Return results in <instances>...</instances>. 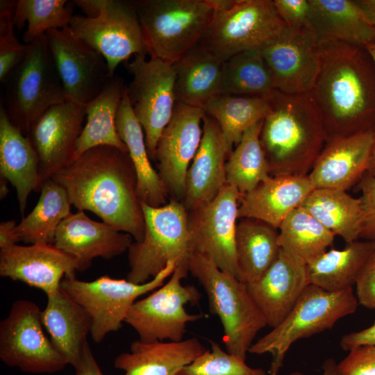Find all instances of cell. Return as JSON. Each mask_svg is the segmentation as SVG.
I'll return each instance as SVG.
<instances>
[{"label": "cell", "mask_w": 375, "mask_h": 375, "mask_svg": "<svg viewBox=\"0 0 375 375\" xmlns=\"http://www.w3.org/2000/svg\"><path fill=\"white\" fill-rule=\"evenodd\" d=\"M356 297L359 304L375 310V251L361 268L356 283Z\"/></svg>", "instance_id": "7dc6e473"}, {"label": "cell", "mask_w": 375, "mask_h": 375, "mask_svg": "<svg viewBox=\"0 0 375 375\" xmlns=\"http://www.w3.org/2000/svg\"><path fill=\"white\" fill-rule=\"evenodd\" d=\"M370 24L375 28V0H355Z\"/></svg>", "instance_id": "816d5d0a"}, {"label": "cell", "mask_w": 375, "mask_h": 375, "mask_svg": "<svg viewBox=\"0 0 375 375\" xmlns=\"http://www.w3.org/2000/svg\"><path fill=\"white\" fill-rule=\"evenodd\" d=\"M365 47L370 54L375 64V42L368 44Z\"/></svg>", "instance_id": "9f6ffc18"}, {"label": "cell", "mask_w": 375, "mask_h": 375, "mask_svg": "<svg viewBox=\"0 0 375 375\" xmlns=\"http://www.w3.org/2000/svg\"><path fill=\"white\" fill-rule=\"evenodd\" d=\"M142 53L134 56L126 67L133 78L126 92L135 116L144 131L150 160L162 131L170 121L176 104V72L172 64Z\"/></svg>", "instance_id": "7c38bea8"}, {"label": "cell", "mask_w": 375, "mask_h": 375, "mask_svg": "<svg viewBox=\"0 0 375 375\" xmlns=\"http://www.w3.org/2000/svg\"><path fill=\"white\" fill-rule=\"evenodd\" d=\"M188 269L203 288L210 312L221 321L226 351L246 360L257 333L267 326L247 284L196 252L190 256Z\"/></svg>", "instance_id": "277c9868"}, {"label": "cell", "mask_w": 375, "mask_h": 375, "mask_svg": "<svg viewBox=\"0 0 375 375\" xmlns=\"http://www.w3.org/2000/svg\"><path fill=\"white\" fill-rule=\"evenodd\" d=\"M362 211L360 238L375 244V176L365 174L358 183Z\"/></svg>", "instance_id": "f6af8a7d"}, {"label": "cell", "mask_w": 375, "mask_h": 375, "mask_svg": "<svg viewBox=\"0 0 375 375\" xmlns=\"http://www.w3.org/2000/svg\"><path fill=\"white\" fill-rule=\"evenodd\" d=\"M203 122L201 143L185 178L183 203L188 211L210 202L226 184L230 152L217 122L205 115Z\"/></svg>", "instance_id": "603a6c76"}, {"label": "cell", "mask_w": 375, "mask_h": 375, "mask_svg": "<svg viewBox=\"0 0 375 375\" xmlns=\"http://www.w3.org/2000/svg\"><path fill=\"white\" fill-rule=\"evenodd\" d=\"M206 348L197 338L181 341L131 343L130 351L119 354L114 367L124 375H176L201 355Z\"/></svg>", "instance_id": "484cf974"}, {"label": "cell", "mask_w": 375, "mask_h": 375, "mask_svg": "<svg viewBox=\"0 0 375 375\" xmlns=\"http://www.w3.org/2000/svg\"><path fill=\"white\" fill-rule=\"evenodd\" d=\"M301 207L347 244L358 240L362 224L361 200L344 190L315 188Z\"/></svg>", "instance_id": "e575fe53"}, {"label": "cell", "mask_w": 375, "mask_h": 375, "mask_svg": "<svg viewBox=\"0 0 375 375\" xmlns=\"http://www.w3.org/2000/svg\"><path fill=\"white\" fill-rule=\"evenodd\" d=\"M310 24L318 44L363 47L375 42V28L355 0H309Z\"/></svg>", "instance_id": "83f0119b"}, {"label": "cell", "mask_w": 375, "mask_h": 375, "mask_svg": "<svg viewBox=\"0 0 375 375\" xmlns=\"http://www.w3.org/2000/svg\"><path fill=\"white\" fill-rule=\"evenodd\" d=\"M3 83L2 103L10 122L25 135L46 111L67 101L45 34L29 44L23 60Z\"/></svg>", "instance_id": "9c48e42d"}, {"label": "cell", "mask_w": 375, "mask_h": 375, "mask_svg": "<svg viewBox=\"0 0 375 375\" xmlns=\"http://www.w3.org/2000/svg\"><path fill=\"white\" fill-rule=\"evenodd\" d=\"M375 251V244L356 240L343 249L326 251L306 265L309 283L338 292L355 285L363 265Z\"/></svg>", "instance_id": "836d02e7"}, {"label": "cell", "mask_w": 375, "mask_h": 375, "mask_svg": "<svg viewBox=\"0 0 375 375\" xmlns=\"http://www.w3.org/2000/svg\"><path fill=\"white\" fill-rule=\"evenodd\" d=\"M315 189L308 175L270 176L250 192L241 195L238 218H252L278 229L294 209Z\"/></svg>", "instance_id": "d4e9b609"}, {"label": "cell", "mask_w": 375, "mask_h": 375, "mask_svg": "<svg viewBox=\"0 0 375 375\" xmlns=\"http://www.w3.org/2000/svg\"><path fill=\"white\" fill-rule=\"evenodd\" d=\"M338 363L333 358H328L322 364V375H339L337 368ZM288 375H304L301 372H292Z\"/></svg>", "instance_id": "f5cc1de1"}, {"label": "cell", "mask_w": 375, "mask_h": 375, "mask_svg": "<svg viewBox=\"0 0 375 375\" xmlns=\"http://www.w3.org/2000/svg\"><path fill=\"white\" fill-rule=\"evenodd\" d=\"M126 88L121 78L114 76L103 92L86 105L87 122L76 142L73 160L98 146H111L128 152L116 126L117 110Z\"/></svg>", "instance_id": "1f68e13d"}, {"label": "cell", "mask_w": 375, "mask_h": 375, "mask_svg": "<svg viewBox=\"0 0 375 375\" xmlns=\"http://www.w3.org/2000/svg\"><path fill=\"white\" fill-rule=\"evenodd\" d=\"M358 304L352 288L328 292L310 284L283 320L253 343L249 353H271L268 374L278 375L294 342L331 328L339 319L354 313Z\"/></svg>", "instance_id": "5b68a950"}, {"label": "cell", "mask_w": 375, "mask_h": 375, "mask_svg": "<svg viewBox=\"0 0 375 375\" xmlns=\"http://www.w3.org/2000/svg\"><path fill=\"white\" fill-rule=\"evenodd\" d=\"M45 35L66 101L88 104L114 78L106 59L79 38L69 26L49 30Z\"/></svg>", "instance_id": "9a60e30c"}, {"label": "cell", "mask_w": 375, "mask_h": 375, "mask_svg": "<svg viewBox=\"0 0 375 375\" xmlns=\"http://www.w3.org/2000/svg\"><path fill=\"white\" fill-rule=\"evenodd\" d=\"M320 69L309 92L327 138L375 130V64L363 47L319 44Z\"/></svg>", "instance_id": "7a4b0ae2"}, {"label": "cell", "mask_w": 375, "mask_h": 375, "mask_svg": "<svg viewBox=\"0 0 375 375\" xmlns=\"http://www.w3.org/2000/svg\"><path fill=\"white\" fill-rule=\"evenodd\" d=\"M240 197L237 188L226 184L210 202L188 211L192 252L209 258L238 279L235 234Z\"/></svg>", "instance_id": "2e32d148"}, {"label": "cell", "mask_w": 375, "mask_h": 375, "mask_svg": "<svg viewBox=\"0 0 375 375\" xmlns=\"http://www.w3.org/2000/svg\"><path fill=\"white\" fill-rule=\"evenodd\" d=\"M269 109L268 99L220 94L211 99L203 111L218 124L231 153L244 133L262 122Z\"/></svg>", "instance_id": "74e56055"}, {"label": "cell", "mask_w": 375, "mask_h": 375, "mask_svg": "<svg viewBox=\"0 0 375 375\" xmlns=\"http://www.w3.org/2000/svg\"><path fill=\"white\" fill-rule=\"evenodd\" d=\"M340 345L345 351L362 345H375V322L362 331L344 335Z\"/></svg>", "instance_id": "c3c4849f"}, {"label": "cell", "mask_w": 375, "mask_h": 375, "mask_svg": "<svg viewBox=\"0 0 375 375\" xmlns=\"http://www.w3.org/2000/svg\"><path fill=\"white\" fill-rule=\"evenodd\" d=\"M366 174L372 175V176H375V131H374V140L372 156H371L369 167H368Z\"/></svg>", "instance_id": "db71d44e"}, {"label": "cell", "mask_w": 375, "mask_h": 375, "mask_svg": "<svg viewBox=\"0 0 375 375\" xmlns=\"http://www.w3.org/2000/svg\"><path fill=\"white\" fill-rule=\"evenodd\" d=\"M133 2L148 55L172 65L199 42L215 13L209 0Z\"/></svg>", "instance_id": "8992f818"}, {"label": "cell", "mask_w": 375, "mask_h": 375, "mask_svg": "<svg viewBox=\"0 0 375 375\" xmlns=\"http://www.w3.org/2000/svg\"><path fill=\"white\" fill-rule=\"evenodd\" d=\"M337 368L339 375H375V345L351 349Z\"/></svg>", "instance_id": "ee69618b"}, {"label": "cell", "mask_w": 375, "mask_h": 375, "mask_svg": "<svg viewBox=\"0 0 375 375\" xmlns=\"http://www.w3.org/2000/svg\"><path fill=\"white\" fill-rule=\"evenodd\" d=\"M176 102L201 108L221 94L223 62L197 44L173 64Z\"/></svg>", "instance_id": "4dcf8cb0"}, {"label": "cell", "mask_w": 375, "mask_h": 375, "mask_svg": "<svg viewBox=\"0 0 375 375\" xmlns=\"http://www.w3.org/2000/svg\"><path fill=\"white\" fill-rule=\"evenodd\" d=\"M262 368L247 365L245 360L224 351L215 342L210 349H206L176 375H266Z\"/></svg>", "instance_id": "b9f144b4"}, {"label": "cell", "mask_w": 375, "mask_h": 375, "mask_svg": "<svg viewBox=\"0 0 375 375\" xmlns=\"http://www.w3.org/2000/svg\"><path fill=\"white\" fill-rule=\"evenodd\" d=\"M71 205L66 190L52 178L47 179L37 204L15 227L18 242L54 244L58 226L72 213Z\"/></svg>", "instance_id": "d590c367"}, {"label": "cell", "mask_w": 375, "mask_h": 375, "mask_svg": "<svg viewBox=\"0 0 375 375\" xmlns=\"http://www.w3.org/2000/svg\"><path fill=\"white\" fill-rule=\"evenodd\" d=\"M203 109L176 102L173 115L158 139L156 162L158 175L168 193L185 197V178L190 162L201 143Z\"/></svg>", "instance_id": "ac0fdd59"}, {"label": "cell", "mask_w": 375, "mask_h": 375, "mask_svg": "<svg viewBox=\"0 0 375 375\" xmlns=\"http://www.w3.org/2000/svg\"><path fill=\"white\" fill-rule=\"evenodd\" d=\"M131 244L129 234L91 219L83 210L62 220L54 242L57 248L76 259L80 272L88 269L94 258L111 259L128 250Z\"/></svg>", "instance_id": "7402d4cb"}, {"label": "cell", "mask_w": 375, "mask_h": 375, "mask_svg": "<svg viewBox=\"0 0 375 375\" xmlns=\"http://www.w3.org/2000/svg\"><path fill=\"white\" fill-rule=\"evenodd\" d=\"M85 14L74 15L69 26L106 59L112 76L132 56L148 54L133 1L75 0Z\"/></svg>", "instance_id": "ba28073f"}, {"label": "cell", "mask_w": 375, "mask_h": 375, "mask_svg": "<svg viewBox=\"0 0 375 375\" xmlns=\"http://www.w3.org/2000/svg\"><path fill=\"white\" fill-rule=\"evenodd\" d=\"M51 178L66 190L78 210L94 213L135 242L142 240L144 219L128 152L111 146L93 147Z\"/></svg>", "instance_id": "6da1fadb"}, {"label": "cell", "mask_w": 375, "mask_h": 375, "mask_svg": "<svg viewBox=\"0 0 375 375\" xmlns=\"http://www.w3.org/2000/svg\"><path fill=\"white\" fill-rule=\"evenodd\" d=\"M246 284L253 302L272 328L283 320L310 285L306 267L293 262L281 250L258 279Z\"/></svg>", "instance_id": "cb8c5ba5"}, {"label": "cell", "mask_w": 375, "mask_h": 375, "mask_svg": "<svg viewBox=\"0 0 375 375\" xmlns=\"http://www.w3.org/2000/svg\"><path fill=\"white\" fill-rule=\"evenodd\" d=\"M74 6L72 1L66 0H18L13 24L21 31L27 22L22 40L25 44H31L49 30L68 26L74 15Z\"/></svg>", "instance_id": "60d3db41"}, {"label": "cell", "mask_w": 375, "mask_h": 375, "mask_svg": "<svg viewBox=\"0 0 375 375\" xmlns=\"http://www.w3.org/2000/svg\"><path fill=\"white\" fill-rule=\"evenodd\" d=\"M274 90L260 50L246 51L223 62L221 94L269 99Z\"/></svg>", "instance_id": "f35d334b"}, {"label": "cell", "mask_w": 375, "mask_h": 375, "mask_svg": "<svg viewBox=\"0 0 375 375\" xmlns=\"http://www.w3.org/2000/svg\"><path fill=\"white\" fill-rule=\"evenodd\" d=\"M0 178L16 189L24 217L32 191H40L39 159L28 138L15 126L3 103L0 107Z\"/></svg>", "instance_id": "4316f807"}, {"label": "cell", "mask_w": 375, "mask_h": 375, "mask_svg": "<svg viewBox=\"0 0 375 375\" xmlns=\"http://www.w3.org/2000/svg\"><path fill=\"white\" fill-rule=\"evenodd\" d=\"M278 230L282 252L305 266L326 252L335 236L301 206L288 215Z\"/></svg>", "instance_id": "8d00e7d4"}, {"label": "cell", "mask_w": 375, "mask_h": 375, "mask_svg": "<svg viewBox=\"0 0 375 375\" xmlns=\"http://www.w3.org/2000/svg\"><path fill=\"white\" fill-rule=\"evenodd\" d=\"M260 51L275 90L288 94L310 92L321 63L319 44L310 28L285 26Z\"/></svg>", "instance_id": "e0dca14e"}, {"label": "cell", "mask_w": 375, "mask_h": 375, "mask_svg": "<svg viewBox=\"0 0 375 375\" xmlns=\"http://www.w3.org/2000/svg\"><path fill=\"white\" fill-rule=\"evenodd\" d=\"M16 222L8 220L0 224V249H4L18 242L15 235Z\"/></svg>", "instance_id": "f907efd6"}, {"label": "cell", "mask_w": 375, "mask_h": 375, "mask_svg": "<svg viewBox=\"0 0 375 375\" xmlns=\"http://www.w3.org/2000/svg\"><path fill=\"white\" fill-rule=\"evenodd\" d=\"M286 25L272 0H238L224 11H215L199 42L222 62L249 50H260Z\"/></svg>", "instance_id": "8fae6325"}, {"label": "cell", "mask_w": 375, "mask_h": 375, "mask_svg": "<svg viewBox=\"0 0 375 375\" xmlns=\"http://www.w3.org/2000/svg\"><path fill=\"white\" fill-rule=\"evenodd\" d=\"M235 249L239 279L245 283L254 281L281 252L278 231L261 220L241 218L237 224Z\"/></svg>", "instance_id": "d6a6232c"}, {"label": "cell", "mask_w": 375, "mask_h": 375, "mask_svg": "<svg viewBox=\"0 0 375 375\" xmlns=\"http://www.w3.org/2000/svg\"><path fill=\"white\" fill-rule=\"evenodd\" d=\"M273 2L278 16L287 26L311 28L309 0H274Z\"/></svg>", "instance_id": "bcb514c9"}, {"label": "cell", "mask_w": 375, "mask_h": 375, "mask_svg": "<svg viewBox=\"0 0 375 375\" xmlns=\"http://www.w3.org/2000/svg\"><path fill=\"white\" fill-rule=\"evenodd\" d=\"M268 99L260 141L270 176L308 175L328 139L309 93L275 90Z\"/></svg>", "instance_id": "3957f363"}, {"label": "cell", "mask_w": 375, "mask_h": 375, "mask_svg": "<svg viewBox=\"0 0 375 375\" xmlns=\"http://www.w3.org/2000/svg\"><path fill=\"white\" fill-rule=\"evenodd\" d=\"M17 1H0V81L4 82L26 56L29 44L21 43L14 33L12 18Z\"/></svg>", "instance_id": "7bdbcfd3"}, {"label": "cell", "mask_w": 375, "mask_h": 375, "mask_svg": "<svg viewBox=\"0 0 375 375\" xmlns=\"http://www.w3.org/2000/svg\"><path fill=\"white\" fill-rule=\"evenodd\" d=\"M75 258L54 244H17L0 249V276L22 281L46 294L60 288L65 276H75Z\"/></svg>", "instance_id": "ffe728a7"}, {"label": "cell", "mask_w": 375, "mask_h": 375, "mask_svg": "<svg viewBox=\"0 0 375 375\" xmlns=\"http://www.w3.org/2000/svg\"><path fill=\"white\" fill-rule=\"evenodd\" d=\"M144 235L128 249L130 269L126 279L142 284L161 271L168 262L188 268L192 253L188 228V211L183 202L172 199L160 207L141 202Z\"/></svg>", "instance_id": "52a82bcc"}, {"label": "cell", "mask_w": 375, "mask_h": 375, "mask_svg": "<svg viewBox=\"0 0 375 375\" xmlns=\"http://www.w3.org/2000/svg\"><path fill=\"white\" fill-rule=\"evenodd\" d=\"M85 117L86 105L66 101L49 108L31 125L26 136L39 159L40 190L73 160Z\"/></svg>", "instance_id": "d6986e66"}, {"label": "cell", "mask_w": 375, "mask_h": 375, "mask_svg": "<svg viewBox=\"0 0 375 375\" xmlns=\"http://www.w3.org/2000/svg\"><path fill=\"white\" fill-rule=\"evenodd\" d=\"M262 122L247 131L226 162V184L241 195L254 189L269 176V165L260 141Z\"/></svg>", "instance_id": "ab89813d"}, {"label": "cell", "mask_w": 375, "mask_h": 375, "mask_svg": "<svg viewBox=\"0 0 375 375\" xmlns=\"http://www.w3.org/2000/svg\"><path fill=\"white\" fill-rule=\"evenodd\" d=\"M74 369L75 375H103L93 356L88 342L85 344L80 361Z\"/></svg>", "instance_id": "681fc988"}, {"label": "cell", "mask_w": 375, "mask_h": 375, "mask_svg": "<svg viewBox=\"0 0 375 375\" xmlns=\"http://www.w3.org/2000/svg\"><path fill=\"white\" fill-rule=\"evenodd\" d=\"M374 131L328 138L308 176L315 188L346 191L367 172Z\"/></svg>", "instance_id": "44dd1931"}, {"label": "cell", "mask_w": 375, "mask_h": 375, "mask_svg": "<svg viewBox=\"0 0 375 375\" xmlns=\"http://www.w3.org/2000/svg\"><path fill=\"white\" fill-rule=\"evenodd\" d=\"M42 310L34 302L18 299L0 322V358L24 372L52 374L68 362L43 330Z\"/></svg>", "instance_id": "5bb4252c"}, {"label": "cell", "mask_w": 375, "mask_h": 375, "mask_svg": "<svg viewBox=\"0 0 375 375\" xmlns=\"http://www.w3.org/2000/svg\"><path fill=\"white\" fill-rule=\"evenodd\" d=\"M47 298L41 312L43 326L56 349L75 367L90 333L91 318L61 286L47 294Z\"/></svg>", "instance_id": "f1b7e54d"}, {"label": "cell", "mask_w": 375, "mask_h": 375, "mask_svg": "<svg viewBox=\"0 0 375 375\" xmlns=\"http://www.w3.org/2000/svg\"><path fill=\"white\" fill-rule=\"evenodd\" d=\"M8 181L4 179L0 178V197L1 199L5 198L8 193V188L7 187Z\"/></svg>", "instance_id": "11a10c76"}, {"label": "cell", "mask_w": 375, "mask_h": 375, "mask_svg": "<svg viewBox=\"0 0 375 375\" xmlns=\"http://www.w3.org/2000/svg\"><path fill=\"white\" fill-rule=\"evenodd\" d=\"M189 269L176 265L169 281L131 306L125 322L144 342L181 341L187 324L203 317L187 312L185 306L197 304L201 294L193 285H183Z\"/></svg>", "instance_id": "4fadbf2b"}, {"label": "cell", "mask_w": 375, "mask_h": 375, "mask_svg": "<svg viewBox=\"0 0 375 375\" xmlns=\"http://www.w3.org/2000/svg\"><path fill=\"white\" fill-rule=\"evenodd\" d=\"M176 266L174 261L169 262L158 275L142 284L108 276L92 281L65 276L60 286L89 315L92 322L90 335L94 342L100 343L109 333L122 327L137 299L162 286Z\"/></svg>", "instance_id": "30bf717a"}, {"label": "cell", "mask_w": 375, "mask_h": 375, "mask_svg": "<svg viewBox=\"0 0 375 375\" xmlns=\"http://www.w3.org/2000/svg\"><path fill=\"white\" fill-rule=\"evenodd\" d=\"M116 126L126 144L137 176V194L140 202L153 207L167 203L168 192L149 158L144 131L134 115L126 88L119 103Z\"/></svg>", "instance_id": "f546056e"}]
</instances>
